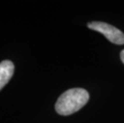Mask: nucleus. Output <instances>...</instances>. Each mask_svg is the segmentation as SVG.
Wrapping results in <instances>:
<instances>
[{
    "instance_id": "f257e3e1",
    "label": "nucleus",
    "mask_w": 124,
    "mask_h": 123,
    "mask_svg": "<svg viewBox=\"0 0 124 123\" xmlns=\"http://www.w3.org/2000/svg\"><path fill=\"white\" fill-rule=\"evenodd\" d=\"M89 100V94L83 88H73L65 91L55 103V110L59 114L67 116L83 107Z\"/></svg>"
},
{
    "instance_id": "f03ea898",
    "label": "nucleus",
    "mask_w": 124,
    "mask_h": 123,
    "mask_svg": "<svg viewBox=\"0 0 124 123\" xmlns=\"http://www.w3.org/2000/svg\"><path fill=\"white\" fill-rule=\"evenodd\" d=\"M87 27L91 30L102 34L110 43L117 45L124 44V34L114 26L103 22H91L88 23Z\"/></svg>"
},
{
    "instance_id": "7ed1b4c3",
    "label": "nucleus",
    "mask_w": 124,
    "mask_h": 123,
    "mask_svg": "<svg viewBox=\"0 0 124 123\" xmlns=\"http://www.w3.org/2000/svg\"><path fill=\"white\" fill-rule=\"evenodd\" d=\"M15 71V66L12 62L4 60L0 63V90L9 82Z\"/></svg>"
},
{
    "instance_id": "20e7f679",
    "label": "nucleus",
    "mask_w": 124,
    "mask_h": 123,
    "mask_svg": "<svg viewBox=\"0 0 124 123\" xmlns=\"http://www.w3.org/2000/svg\"><path fill=\"white\" fill-rule=\"evenodd\" d=\"M120 58H121V60H122L123 63L124 64V50H123L120 53Z\"/></svg>"
}]
</instances>
